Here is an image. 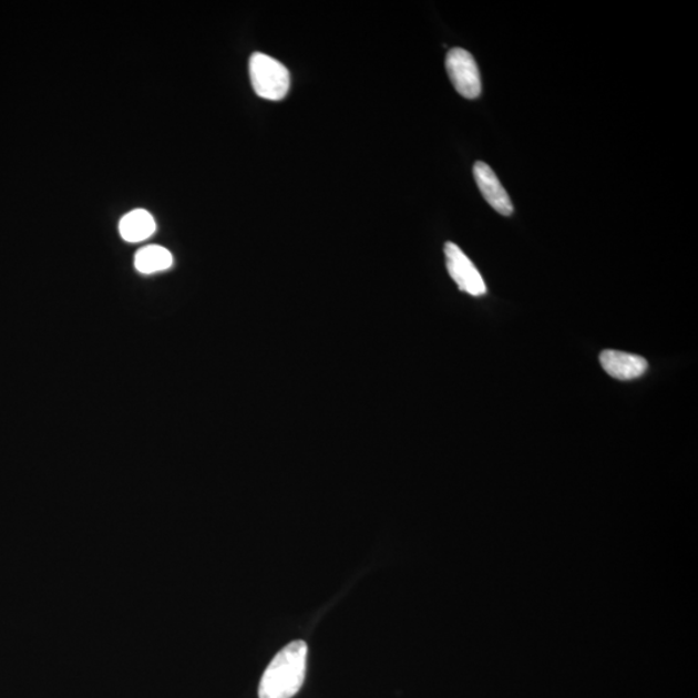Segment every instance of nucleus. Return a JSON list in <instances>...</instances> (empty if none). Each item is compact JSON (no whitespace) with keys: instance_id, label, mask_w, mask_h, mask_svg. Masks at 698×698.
<instances>
[{"instance_id":"0eeeda50","label":"nucleus","mask_w":698,"mask_h":698,"mask_svg":"<svg viewBox=\"0 0 698 698\" xmlns=\"http://www.w3.org/2000/svg\"><path fill=\"white\" fill-rule=\"evenodd\" d=\"M155 222L151 213L146 209L137 208L124 215L120 222V233L127 243H142L153 236Z\"/></svg>"},{"instance_id":"f03ea898","label":"nucleus","mask_w":698,"mask_h":698,"mask_svg":"<svg viewBox=\"0 0 698 698\" xmlns=\"http://www.w3.org/2000/svg\"><path fill=\"white\" fill-rule=\"evenodd\" d=\"M256 95L270 100H283L290 90V72L278 60L266 53L255 52L248 64Z\"/></svg>"},{"instance_id":"20e7f679","label":"nucleus","mask_w":698,"mask_h":698,"mask_svg":"<svg viewBox=\"0 0 698 698\" xmlns=\"http://www.w3.org/2000/svg\"><path fill=\"white\" fill-rule=\"evenodd\" d=\"M446 268L450 277L464 292L472 297H481L486 292V285L480 271L469 256L453 243L445 245Z\"/></svg>"},{"instance_id":"f257e3e1","label":"nucleus","mask_w":698,"mask_h":698,"mask_svg":"<svg viewBox=\"0 0 698 698\" xmlns=\"http://www.w3.org/2000/svg\"><path fill=\"white\" fill-rule=\"evenodd\" d=\"M307 644L295 640L279 650L264 671L259 698H292L305 682L307 670Z\"/></svg>"},{"instance_id":"6e6552de","label":"nucleus","mask_w":698,"mask_h":698,"mask_svg":"<svg viewBox=\"0 0 698 698\" xmlns=\"http://www.w3.org/2000/svg\"><path fill=\"white\" fill-rule=\"evenodd\" d=\"M173 261V255L167 248L157 245L143 247L135 256V267L144 275L168 269Z\"/></svg>"},{"instance_id":"7ed1b4c3","label":"nucleus","mask_w":698,"mask_h":698,"mask_svg":"<svg viewBox=\"0 0 698 698\" xmlns=\"http://www.w3.org/2000/svg\"><path fill=\"white\" fill-rule=\"evenodd\" d=\"M450 82L465 99H478L481 93V76L475 59L463 49L450 50L445 61Z\"/></svg>"},{"instance_id":"423d86ee","label":"nucleus","mask_w":698,"mask_h":698,"mask_svg":"<svg viewBox=\"0 0 698 698\" xmlns=\"http://www.w3.org/2000/svg\"><path fill=\"white\" fill-rule=\"evenodd\" d=\"M601 362L610 377L619 380L639 378L648 369V362L643 357L619 351H604Z\"/></svg>"},{"instance_id":"39448f33","label":"nucleus","mask_w":698,"mask_h":698,"mask_svg":"<svg viewBox=\"0 0 698 698\" xmlns=\"http://www.w3.org/2000/svg\"><path fill=\"white\" fill-rule=\"evenodd\" d=\"M473 176H475L481 194L496 213L503 216H510L514 213L509 193L503 188L500 178L496 177L491 166L484 162H476L473 166Z\"/></svg>"}]
</instances>
